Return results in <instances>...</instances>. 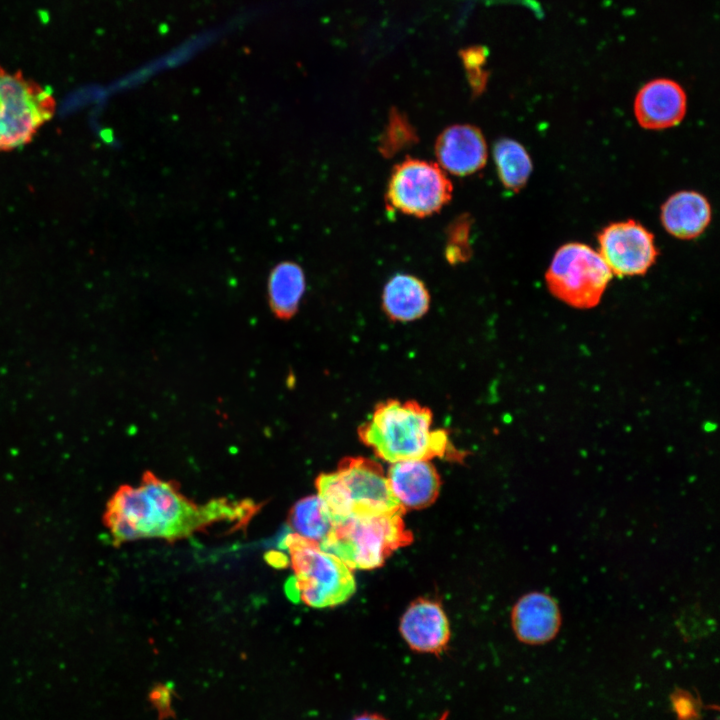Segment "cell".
Instances as JSON below:
<instances>
[{"label":"cell","instance_id":"5","mask_svg":"<svg viewBox=\"0 0 720 720\" xmlns=\"http://www.w3.org/2000/svg\"><path fill=\"white\" fill-rule=\"evenodd\" d=\"M403 514L396 512L336 520L319 546L340 558L352 570L378 568L392 552L410 544L413 539L404 524Z\"/></svg>","mask_w":720,"mask_h":720},{"label":"cell","instance_id":"26","mask_svg":"<svg viewBox=\"0 0 720 720\" xmlns=\"http://www.w3.org/2000/svg\"><path fill=\"white\" fill-rule=\"evenodd\" d=\"M449 716V711H444L436 720H446Z\"/></svg>","mask_w":720,"mask_h":720},{"label":"cell","instance_id":"16","mask_svg":"<svg viewBox=\"0 0 720 720\" xmlns=\"http://www.w3.org/2000/svg\"><path fill=\"white\" fill-rule=\"evenodd\" d=\"M382 306L385 314L392 320L413 321L428 311L430 294L425 284L416 276L396 274L384 286Z\"/></svg>","mask_w":720,"mask_h":720},{"label":"cell","instance_id":"8","mask_svg":"<svg viewBox=\"0 0 720 720\" xmlns=\"http://www.w3.org/2000/svg\"><path fill=\"white\" fill-rule=\"evenodd\" d=\"M452 194V182L437 163L406 157L391 170L385 201L392 211L425 218L440 212Z\"/></svg>","mask_w":720,"mask_h":720},{"label":"cell","instance_id":"3","mask_svg":"<svg viewBox=\"0 0 720 720\" xmlns=\"http://www.w3.org/2000/svg\"><path fill=\"white\" fill-rule=\"evenodd\" d=\"M315 485L334 521L404 512L393 497L383 468L365 457H345L335 471L320 474Z\"/></svg>","mask_w":720,"mask_h":720},{"label":"cell","instance_id":"9","mask_svg":"<svg viewBox=\"0 0 720 720\" xmlns=\"http://www.w3.org/2000/svg\"><path fill=\"white\" fill-rule=\"evenodd\" d=\"M597 240L599 255L618 277L644 275L658 257L653 234L632 219L611 223Z\"/></svg>","mask_w":720,"mask_h":720},{"label":"cell","instance_id":"19","mask_svg":"<svg viewBox=\"0 0 720 720\" xmlns=\"http://www.w3.org/2000/svg\"><path fill=\"white\" fill-rule=\"evenodd\" d=\"M289 524L294 533L320 545L331 532L334 519L321 498L310 495L294 504Z\"/></svg>","mask_w":720,"mask_h":720},{"label":"cell","instance_id":"23","mask_svg":"<svg viewBox=\"0 0 720 720\" xmlns=\"http://www.w3.org/2000/svg\"><path fill=\"white\" fill-rule=\"evenodd\" d=\"M671 704L677 720L700 719V703L690 692L676 689L671 695Z\"/></svg>","mask_w":720,"mask_h":720},{"label":"cell","instance_id":"7","mask_svg":"<svg viewBox=\"0 0 720 720\" xmlns=\"http://www.w3.org/2000/svg\"><path fill=\"white\" fill-rule=\"evenodd\" d=\"M55 109L48 89L0 67V151L29 143Z\"/></svg>","mask_w":720,"mask_h":720},{"label":"cell","instance_id":"15","mask_svg":"<svg viewBox=\"0 0 720 720\" xmlns=\"http://www.w3.org/2000/svg\"><path fill=\"white\" fill-rule=\"evenodd\" d=\"M708 200L696 191H679L671 195L661 207L660 218L672 236L689 240L700 236L711 221Z\"/></svg>","mask_w":720,"mask_h":720},{"label":"cell","instance_id":"18","mask_svg":"<svg viewBox=\"0 0 720 720\" xmlns=\"http://www.w3.org/2000/svg\"><path fill=\"white\" fill-rule=\"evenodd\" d=\"M493 159L502 185L513 192L520 191L532 172V161L527 150L519 142L501 138L493 146Z\"/></svg>","mask_w":720,"mask_h":720},{"label":"cell","instance_id":"4","mask_svg":"<svg viewBox=\"0 0 720 720\" xmlns=\"http://www.w3.org/2000/svg\"><path fill=\"white\" fill-rule=\"evenodd\" d=\"M293 577L287 593L313 608L334 607L347 601L356 590L353 570L340 558L296 533L284 537Z\"/></svg>","mask_w":720,"mask_h":720},{"label":"cell","instance_id":"2","mask_svg":"<svg viewBox=\"0 0 720 720\" xmlns=\"http://www.w3.org/2000/svg\"><path fill=\"white\" fill-rule=\"evenodd\" d=\"M358 436L390 464L462 457L452 445L448 432L433 428L431 410L416 401L389 399L378 403L370 418L359 426Z\"/></svg>","mask_w":720,"mask_h":720},{"label":"cell","instance_id":"10","mask_svg":"<svg viewBox=\"0 0 720 720\" xmlns=\"http://www.w3.org/2000/svg\"><path fill=\"white\" fill-rule=\"evenodd\" d=\"M438 165L452 175L465 177L482 170L488 150L482 131L471 124H453L441 131L435 141Z\"/></svg>","mask_w":720,"mask_h":720},{"label":"cell","instance_id":"12","mask_svg":"<svg viewBox=\"0 0 720 720\" xmlns=\"http://www.w3.org/2000/svg\"><path fill=\"white\" fill-rule=\"evenodd\" d=\"M686 93L675 81L655 79L637 93L634 114L645 129L661 130L679 124L685 116Z\"/></svg>","mask_w":720,"mask_h":720},{"label":"cell","instance_id":"6","mask_svg":"<svg viewBox=\"0 0 720 720\" xmlns=\"http://www.w3.org/2000/svg\"><path fill=\"white\" fill-rule=\"evenodd\" d=\"M613 274L590 246L571 242L554 254L545 273L550 293L563 303L577 309L596 307Z\"/></svg>","mask_w":720,"mask_h":720},{"label":"cell","instance_id":"21","mask_svg":"<svg viewBox=\"0 0 720 720\" xmlns=\"http://www.w3.org/2000/svg\"><path fill=\"white\" fill-rule=\"evenodd\" d=\"M471 230L472 217L468 214L459 215L448 224L445 257L450 264L464 263L471 257Z\"/></svg>","mask_w":720,"mask_h":720},{"label":"cell","instance_id":"17","mask_svg":"<svg viewBox=\"0 0 720 720\" xmlns=\"http://www.w3.org/2000/svg\"><path fill=\"white\" fill-rule=\"evenodd\" d=\"M305 275L292 261L278 263L268 277L269 305L279 319H290L298 310L305 292Z\"/></svg>","mask_w":720,"mask_h":720},{"label":"cell","instance_id":"25","mask_svg":"<svg viewBox=\"0 0 720 720\" xmlns=\"http://www.w3.org/2000/svg\"><path fill=\"white\" fill-rule=\"evenodd\" d=\"M351 720H388L384 716H382L379 713H372V712H364L361 713L355 717H353Z\"/></svg>","mask_w":720,"mask_h":720},{"label":"cell","instance_id":"13","mask_svg":"<svg viewBox=\"0 0 720 720\" xmlns=\"http://www.w3.org/2000/svg\"><path fill=\"white\" fill-rule=\"evenodd\" d=\"M389 489L404 509H422L437 499L441 480L430 460L392 463L386 473Z\"/></svg>","mask_w":720,"mask_h":720},{"label":"cell","instance_id":"11","mask_svg":"<svg viewBox=\"0 0 720 720\" xmlns=\"http://www.w3.org/2000/svg\"><path fill=\"white\" fill-rule=\"evenodd\" d=\"M399 630L410 649L439 655L450 641V624L442 606L431 599L413 601L400 619Z\"/></svg>","mask_w":720,"mask_h":720},{"label":"cell","instance_id":"20","mask_svg":"<svg viewBox=\"0 0 720 720\" xmlns=\"http://www.w3.org/2000/svg\"><path fill=\"white\" fill-rule=\"evenodd\" d=\"M418 140L417 130L407 115L393 107L379 137L377 148L384 158L389 159L411 148Z\"/></svg>","mask_w":720,"mask_h":720},{"label":"cell","instance_id":"14","mask_svg":"<svg viewBox=\"0 0 720 720\" xmlns=\"http://www.w3.org/2000/svg\"><path fill=\"white\" fill-rule=\"evenodd\" d=\"M511 623L519 641L540 645L549 642L558 633L560 611L550 595L531 592L522 596L514 605Z\"/></svg>","mask_w":720,"mask_h":720},{"label":"cell","instance_id":"1","mask_svg":"<svg viewBox=\"0 0 720 720\" xmlns=\"http://www.w3.org/2000/svg\"><path fill=\"white\" fill-rule=\"evenodd\" d=\"M249 500L213 499L196 504L183 496L173 482L145 472L138 486L124 485L112 495L104 524L114 543L140 538L177 540L217 522L245 524L256 512Z\"/></svg>","mask_w":720,"mask_h":720},{"label":"cell","instance_id":"22","mask_svg":"<svg viewBox=\"0 0 720 720\" xmlns=\"http://www.w3.org/2000/svg\"><path fill=\"white\" fill-rule=\"evenodd\" d=\"M468 82L474 97L479 96L486 88L488 72L484 69L487 52L482 47H470L460 53Z\"/></svg>","mask_w":720,"mask_h":720},{"label":"cell","instance_id":"24","mask_svg":"<svg viewBox=\"0 0 720 720\" xmlns=\"http://www.w3.org/2000/svg\"><path fill=\"white\" fill-rule=\"evenodd\" d=\"M150 700L159 712V719H163L173 712L170 705L171 696L167 687L163 685L154 687L150 693Z\"/></svg>","mask_w":720,"mask_h":720}]
</instances>
